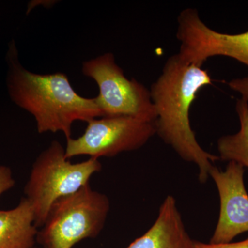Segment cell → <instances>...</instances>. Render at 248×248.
<instances>
[{
	"instance_id": "6da1fadb",
	"label": "cell",
	"mask_w": 248,
	"mask_h": 248,
	"mask_svg": "<svg viewBox=\"0 0 248 248\" xmlns=\"http://www.w3.org/2000/svg\"><path fill=\"white\" fill-rule=\"evenodd\" d=\"M212 82L208 71L176 54L165 63L162 73L150 91L156 113V134L182 159L197 166L202 184L207 182L214 164L220 159L200 146L191 128L189 113L197 93Z\"/></svg>"
},
{
	"instance_id": "7a4b0ae2",
	"label": "cell",
	"mask_w": 248,
	"mask_h": 248,
	"mask_svg": "<svg viewBox=\"0 0 248 248\" xmlns=\"http://www.w3.org/2000/svg\"><path fill=\"white\" fill-rule=\"evenodd\" d=\"M6 60L9 97L33 116L39 133L61 132L68 140L75 122L88 123L103 117L96 98L78 94L64 73L37 74L26 69L19 62L14 40L10 42Z\"/></svg>"
},
{
	"instance_id": "3957f363",
	"label": "cell",
	"mask_w": 248,
	"mask_h": 248,
	"mask_svg": "<svg viewBox=\"0 0 248 248\" xmlns=\"http://www.w3.org/2000/svg\"><path fill=\"white\" fill-rule=\"evenodd\" d=\"M101 170L100 161L93 158L71 162L61 143L52 141L36 159L24 188L25 198L33 210L35 226H43L55 202L89 184L93 174Z\"/></svg>"
},
{
	"instance_id": "277c9868",
	"label": "cell",
	"mask_w": 248,
	"mask_h": 248,
	"mask_svg": "<svg viewBox=\"0 0 248 248\" xmlns=\"http://www.w3.org/2000/svg\"><path fill=\"white\" fill-rule=\"evenodd\" d=\"M110 209L107 196L87 184L55 202L37 241L44 248H72L82 240L96 237L105 226Z\"/></svg>"
},
{
	"instance_id": "5b68a950",
	"label": "cell",
	"mask_w": 248,
	"mask_h": 248,
	"mask_svg": "<svg viewBox=\"0 0 248 248\" xmlns=\"http://www.w3.org/2000/svg\"><path fill=\"white\" fill-rule=\"evenodd\" d=\"M81 72L99 88L96 97L103 117H130L155 122L156 113L150 91L136 79H129L112 53L84 62Z\"/></svg>"
},
{
	"instance_id": "8992f818",
	"label": "cell",
	"mask_w": 248,
	"mask_h": 248,
	"mask_svg": "<svg viewBox=\"0 0 248 248\" xmlns=\"http://www.w3.org/2000/svg\"><path fill=\"white\" fill-rule=\"evenodd\" d=\"M177 37L180 42L179 56L186 62L202 66L208 59L225 56L248 67V31L239 34L217 32L201 19L197 10H184L178 17ZM230 88L248 102V75L231 80Z\"/></svg>"
},
{
	"instance_id": "52a82bcc",
	"label": "cell",
	"mask_w": 248,
	"mask_h": 248,
	"mask_svg": "<svg viewBox=\"0 0 248 248\" xmlns=\"http://www.w3.org/2000/svg\"><path fill=\"white\" fill-rule=\"evenodd\" d=\"M156 134L155 122L130 117H103L87 123L79 138L66 140L68 159L81 155L99 159L141 148Z\"/></svg>"
},
{
	"instance_id": "ba28073f",
	"label": "cell",
	"mask_w": 248,
	"mask_h": 248,
	"mask_svg": "<svg viewBox=\"0 0 248 248\" xmlns=\"http://www.w3.org/2000/svg\"><path fill=\"white\" fill-rule=\"evenodd\" d=\"M242 165L229 161L225 171L214 166L210 177L216 184L220 199L218 222L210 244L230 243L248 232V194Z\"/></svg>"
},
{
	"instance_id": "9c48e42d",
	"label": "cell",
	"mask_w": 248,
	"mask_h": 248,
	"mask_svg": "<svg viewBox=\"0 0 248 248\" xmlns=\"http://www.w3.org/2000/svg\"><path fill=\"white\" fill-rule=\"evenodd\" d=\"M126 248H195L173 196H167L161 203L151 228Z\"/></svg>"
},
{
	"instance_id": "30bf717a",
	"label": "cell",
	"mask_w": 248,
	"mask_h": 248,
	"mask_svg": "<svg viewBox=\"0 0 248 248\" xmlns=\"http://www.w3.org/2000/svg\"><path fill=\"white\" fill-rule=\"evenodd\" d=\"M38 231L33 210L25 197L16 208L0 210V248H34Z\"/></svg>"
},
{
	"instance_id": "8fae6325",
	"label": "cell",
	"mask_w": 248,
	"mask_h": 248,
	"mask_svg": "<svg viewBox=\"0 0 248 248\" xmlns=\"http://www.w3.org/2000/svg\"><path fill=\"white\" fill-rule=\"evenodd\" d=\"M236 110L240 121L239 131L218 140V157L223 161H235L248 169V102L239 99Z\"/></svg>"
},
{
	"instance_id": "7c38bea8",
	"label": "cell",
	"mask_w": 248,
	"mask_h": 248,
	"mask_svg": "<svg viewBox=\"0 0 248 248\" xmlns=\"http://www.w3.org/2000/svg\"><path fill=\"white\" fill-rule=\"evenodd\" d=\"M16 184L12 171L10 168L0 164V197L12 188Z\"/></svg>"
},
{
	"instance_id": "4fadbf2b",
	"label": "cell",
	"mask_w": 248,
	"mask_h": 248,
	"mask_svg": "<svg viewBox=\"0 0 248 248\" xmlns=\"http://www.w3.org/2000/svg\"><path fill=\"white\" fill-rule=\"evenodd\" d=\"M195 248H248V239L236 243H224V244H205L195 241Z\"/></svg>"
},
{
	"instance_id": "5bb4252c",
	"label": "cell",
	"mask_w": 248,
	"mask_h": 248,
	"mask_svg": "<svg viewBox=\"0 0 248 248\" xmlns=\"http://www.w3.org/2000/svg\"></svg>"
}]
</instances>
